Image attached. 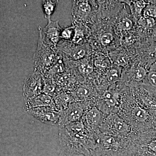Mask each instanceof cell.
I'll list each match as a JSON object with an SVG mask.
<instances>
[{
	"label": "cell",
	"instance_id": "17",
	"mask_svg": "<svg viewBox=\"0 0 156 156\" xmlns=\"http://www.w3.org/2000/svg\"><path fill=\"white\" fill-rule=\"evenodd\" d=\"M91 156H124L122 152L105 150L96 148L91 151Z\"/></svg>",
	"mask_w": 156,
	"mask_h": 156
},
{
	"label": "cell",
	"instance_id": "19",
	"mask_svg": "<svg viewBox=\"0 0 156 156\" xmlns=\"http://www.w3.org/2000/svg\"><path fill=\"white\" fill-rule=\"evenodd\" d=\"M77 68L79 72L84 75L90 74L93 72L94 70L92 65L88 62H81L79 63Z\"/></svg>",
	"mask_w": 156,
	"mask_h": 156
},
{
	"label": "cell",
	"instance_id": "18",
	"mask_svg": "<svg viewBox=\"0 0 156 156\" xmlns=\"http://www.w3.org/2000/svg\"><path fill=\"white\" fill-rule=\"evenodd\" d=\"M75 34V27H65L62 29L61 34H60V40L64 41L65 42L72 41Z\"/></svg>",
	"mask_w": 156,
	"mask_h": 156
},
{
	"label": "cell",
	"instance_id": "11",
	"mask_svg": "<svg viewBox=\"0 0 156 156\" xmlns=\"http://www.w3.org/2000/svg\"><path fill=\"white\" fill-rule=\"evenodd\" d=\"M55 108L61 112L66 109L70 104L71 96L65 89H63L58 95L53 98Z\"/></svg>",
	"mask_w": 156,
	"mask_h": 156
},
{
	"label": "cell",
	"instance_id": "26",
	"mask_svg": "<svg viewBox=\"0 0 156 156\" xmlns=\"http://www.w3.org/2000/svg\"><path fill=\"white\" fill-rule=\"evenodd\" d=\"M149 5V4L145 2L144 1H136L135 2V7L136 12L139 14H140L142 10L145 9L147 5Z\"/></svg>",
	"mask_w": 156,
	"mask_h": 156
},
{
	"label": "cell",
	"instance_id": "14",
	"mask_svg": "<svg viewBox=\"0 0 156 156\" xmlns=\"http://www.w3.org/2000/svg\"><path fill=\"white\" fill-rule=\"evenodd\" d=\"M45 88L44 93L52 98H55L62 91V88L58 86L52 79L44 78Z\"/></svg>",
	"mask_w": 156,
	"mask_h": 156
},
{
	"label": "cell",
	"instance_id": "22",
	"mask_svg": "<svg viewBox=\"0 0 156 156\" xmlns=\"http://www.w3.org/2000/svg\"><path fill=\"white\" fill-rule=\"evenodd\" d=\"M140 25L147 27H151L155 24L156 21L153 17L145 18L144 17H140L138 21Z\"/></svg>",
	"mask_w": 156,
	"mask_h": 156
},
{
	"label": "cell",
	"instance_id": "5",
	"mask_svg": "<svg viewBox=\"0 0 156 156\" xmlns=\"http://www.w3.org/2000/svg\"><path fill=\"white\" fill-rule=\"evenodd\" d=\"M24 110L42 122L50 125L58 124L60 112L53 108L44 107Z\"/></svg>",
	"mask_w": 156,
	"mask_h": 156
},
{
	"label": "cell",
	"instance_id": "1",
	"mask_svg": "<svg viewBox=\"0 0 156 156\" xmlns=\"http://www.w3.org/2000/svg\"><path fill=\"white\" fill-rule=\"evenodd\" d=\"M59 56L56 48L45 43L39 35L37 47L34 55V71L44 75L56 63Z\"/></svg>",
	"mask_w": 156,
	"mask_h": 156
},
{
	"label": "cell",
	"instance_id": "12",
	"mask_svg": "<svg viewBox=\"0 0 156 156\" xmlns=\"http://www.w3.org/2000/svg\"><path fill=\"white\" fill-rule=\"evenodd\" d=\"M60 56V55H59ZM66 70V66L65 61L61 56L53 67L44 76V77L53 80L57 76L63 73Z\"/></svg>",
	"mask_w": 156,
	"mask_h": 156
},
{
	"label": "cell",
	"instance_id": "27",
	"mask_svg": "<svg viewBox=\"0 0 156 156\" xmlns=\"http://www.w3.org/2000/svg\"><path fill=\"white\" fill-rule=\"evenodd\" d=\"M147 79L151 86L156 88V72L151 71L149 73Z\"/></svg>",
	"mask_w": 156,
	"mask_h": 156
},
{
	"label": "cell",
	"instance_id": "4",
	"mask_svg": "<svg viewBox=\"0 0 156 156\" xmlns=\"http://www.w3.org/2000/svg\"><path fill=\"white\" fill-rule=\"evenodd\" d=\"M62 29L58 24V21L50 20L44 28L39 27V35L45 43L56 48L61 40L60 34Z\"/></svg>",
	"mask_w": 156,
	"mask_h": 156
},
{
	"label": "cell",
	"instance_id": "24",
	"mask_svg": "<svg viewBox=\"0 0 156 156\" xmlns=\"http://www.w3.org/2000/svg\"><path fill=\"white\" fill-rule=\"evenodd\" d=\"M90 90L86 87H80L76 91V95L80 98L88 97L90 95Z\"/></svg>",
	"mask_w": 156,
	"mask_h": 156
},
{
	"label": "cell",
	"instance_id": "7",
	"mask_svg": "<svg viewBox=\"0 0 156 156\" xmlns=\"http://www.w3.org/2000/svg\"><path fill=\"white\" fill-rule=\"evenodd\" d=\"M105 131L116 135H125L129 132L128 125L119 117L112 115L105 121Z\"/></svg>",
	"mask_w": 156,
	"mask_h": 156
},
{
	"label": "cell",
	"instance_id": "23",
	"mask_svg": "<svg viewBox=\"0 0 156 156\" xmlns=\"http://www.w3.org/2000/svg\"><path fill=\"white\" fill-rule=\"evenodd\" d=\"M113 40L112 34L110 33H106L101 36V43L104 46H107L110 44Z\"/></svg>",
	"mask_w": 156,
	"mask_h": 156
},
{
	"label": "cell",
	"instance_id": "16",
	"mask_svg": "<svg viewBox=\"0 0 156 156\" xmlns=\"http://www.w3.org/2000/svg\"><path fill=\"white\" fill-rule=\"evenodd\" d=\"M58 1H44L42 2V8L44 17L48 21L51 20V17L54 13L58 4Z\"/></svg>",
	"mask_w": 156,
	"mask_h": 156
},
{
	"label": "cell",
	"instance_id": "8",
	"mask_svg": "<svg viewBox=\"0 0 156 156\" xmlns=\"http://www.w3.org/2000/svg\"><path fill=\"white\" fill-rule=\"evenodd\" d=\"M24 109L44 107H50L55 108L53 98L44 93H42L36 97L24 101Z\"/></svg>",
	"mask_w": 156,
	"mask_h": 156
},
{
	"label": "cell",
	"instance_id": "9",
	"mask_svg": "<svg viewBox=\"0 0 156 156\" xmlns=\"http://www.w3.org/2000/svg\"><path fill=\"white\" fill-rule=\"evenodd\" d=\"M91 10V6L87 1L73 2L72 14L76 22L85 20L90 14Z\"/></svg>",
	"mask_w": 156,
	"mask_h": 156
},
{
	"label": "cell",
	"instance_id": "15",
	"mask_svg": "<svg viewBox=\"0 0 156 156\" xmlns=\"http://www.w3.org/2000/svg\"><path fill=\"white\" fill-rule=\"evenodd\" d=\"M58 156H91V151L77 149L68 147H61Z\"/></svg>",
	"mask_w": 156,
	"mask_h": 156
},
{
	"label": "cell",
	"instance_id": "3",
	"mask_svg": "<svg viewBox=\"0 0 156 156\" xmlns=\"http://www.w3.org/2000/svg\"><path fill=\"white\" fill-rule=\"evenodd\" d=\"M86 110L85 105L82 103H71L67 108L60 112L58 123L59 128L79 122L83 118Z\"/></svg>",
	"mask_w": 156,
	"mask_h": 156
},
{
	"label": "cell",
	"instance_id": "13",
	"mask_svg": "<svg viewBox=\"0 0 156 156\" xmlns=\"http://www.w3.org/2000/svg\"><path fill=\"white\" fill-rule=\"evenodd\" d=\"M124 156H156L149 151L145 146L140 144L123 152Z\"/></svg>",
	"mask_w": 156,
	"mask_h": 156
},
{
	"label": "cell",
	"instance_id": "25",
	"mask_svg": "<svg viewBox=\"0 0 156 156\" xmlns=\"http://www.w3.org/2000/svg\"><path fill=\"white\" fill-rule=\"evenodd\" d=\"M132 21L128 18H124L120 23V27L123 30H129L132 28Z\"/></svg>",
	"mask_w": 156,
	"mask_h": 156
},
{
	"label": "cell",
	"instance_id": "31",
	"mask_svg": "<svg viewBox=\"0 0 156 156\" xmlns=\"http://www.w3.org/2000/svg\"><path fill=\"white\" fill-rule=\"evenodd\" d=\"M107 104L110 106H115L117 103V100L113 96H111L110 98L105 99Z\"/></svg>",
	"mask_w": 156,
	"mask_h": 156
},
{
	"label": "cell",
	"instance_id": "28",
	"mask_svg": "<svg viewBox=\"0 0 156 156\" xmlns=\"http://www.w3.org/2000/svg\"><path fill=\"white\" fill-rule=\"evenodd\" d=\"M119 79L118 72L116 70H112L108 75V80L110 82H115Z\"/></svg>",
	"mask_w": 156,
	"mask_h": 156
},
{
	"label": "cell",
	"instance_id": "2",
	"mask_svg": "<svg viewBox=\"0 0 156 156\" xmlns=\"http://www.w3.org/2000/svg\"><path fill=\"white\" fill-rule=\"evenodd\" d=\"M45 85L44 76L37 72L34 71L24 81L23 87L24 101L33 98L44 93Z\"/></svg>",
	"mask_w": 156,
	"mask_h": 156
},
{
	"label": "cell",
	"instance_id": "30",
	"mask_svg": "<svg viewBox=\"0 0 156 156\" xmlns=\"http://www.w3.org/2000/svg\"><path fill=\"white\" fill-rule=\"evenodd\" d=\"M95 65L96 67L99 68H105L106 67L107 65L105 62L101 60H96L95 62Z\"/></svg>",
	"mask_w": 156,
	"mask_h": 156
},
{
	"label": "cell",
	"instance_id": "6",
	"mask_svg": "<svg viewBox=\"0 0 156 156\" xmlns=\"http://www.w3.org/2000/svg\"><path fill=\"white\" fill-rule=\"evenodd\" d=\"M74 44L65 41L57 45L56 50L58 55L65 61H79L87 55V51L85 48L78 46L79 44Z\"/></svg>",
	"mask_w": 156,
	"mask_h": 156
},
{
	"label": "cell",
	"instance_id": "21",
	"mask_svg": "<svg viewBox=\"0 0 156 156\" xmlns=\"http://www.w3.org/2000/svg\"><path fill=\"white\" fill-rule=\"evenodd\" d=\"M144 17L145 18L153 17L156 18V8L155 6L149 4L144 9Z\"/></svg>",
	"mask_w": 156,
	"mask_h": 156
},
{
	"label": "cell",
	"instance_id": "10",
	"mask_svg": "<svg viewBox=\"0 0 156 156\" xmlns=\"http://www.w3.org/2000/svg\"><path fill=\"white\" fill-rule=\"evenodd\" d=\"M82 119L85 127L92 128L97 126L100 123L101 115L98 110L93 108L86 110Z\"/></svg>",
	"mask_w": 156,
	"mask_h": 156
},
{
	"label": "cell",
	"instance_id": "29",
	"mask_svg": "<svg viewBox=\"0 0 156 156\" xmlns=\"http://www.w3.org/2000/svg\"><path fill=\"white\" fill-rule=\"evenodd\" d=\"M118 62L120 65H126L127 64V62H128L127 57L126 56H124V55H121L118 58Z\"/></svg>",
	"mask_w": 156,
	"mask_h": 156
},
{
	"label": "cell",
	"instance_id": "20",
	"mask_svg": "<svg viewBox=\"0 0 156 156\" xmlns=\"http://www.w3.org/2000/svg\"><path fill=\"white\" fill-rule=\"evenodd\" d=\"M146 76V71L144 68L140 67L135 70L133 75V79L136 82H141L144 80Z\"/></svg>",
	"mask_w": 156,
	"mask_h": 156
}]
</instances>
